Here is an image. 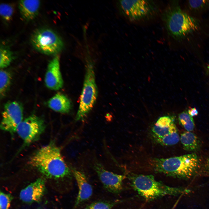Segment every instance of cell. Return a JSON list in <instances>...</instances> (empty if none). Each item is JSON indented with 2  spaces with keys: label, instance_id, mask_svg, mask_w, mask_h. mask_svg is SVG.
Here are the masks:
<instances>
[{
  "label": "cell",
  "instance_id": "6da1fadb",
  "mask_svg": "<svg viewBox=\"0 0 209 209\" xmlns=\"http://www.w3.org/2000/svg\"><path fill=\"white\" fill-rule=\"evenodd\" d=\"M29 164L47 178L66 181L72 187L73 176L62 157L60 149L51 143L38 149L30 157Z\"/></svg>",
  "mask_w": 209,
  "mask_h": 209
},
{
  "label": "cell",
  "instance_id": "7a4b0ae2",
  "mask_svg": "<svg viewBox=\"0 0 209 209\" xmlns=\"http://www.w3.org/2000/svg\"><path fill=\"white\" fill-rule=\"evenodd\" d=\"M162 17L168 33L176 40L183 39L199 28V21L183 10L178 1L170 3Z\"/></svg>",
  "mask_w": 209,
  "mask_h": 209
},
{
  "label": "cell",
  "instance_id": "3957f363",
  "mask_svg": "<svg viewBox=\"0 0 209 209\" xmlns=\"http://www.w3.org/2000/svg\"><path fill=\"white\" fill-rule=\"evenodd\" d=\"M199 163L194 153L167 158H154L151 161L155 172L185 180L191 178L196 174Z\"/></svg>",
  "mask_w": 209,
  "mask_h": 209
},
{
  "label": "cell",
  "instance_id": "277c9868",
  "mask_svg": "<svg viewBox=\"0 0 209 209\" xmlns=\"http://www.w3.org/2000/svg\"><path fill=\"white\" fill-rule=\"evenodd\" d=\"M128 176L133 188L147 201H153L166 196H176L190 192V190L185 188L167 186L156 180L152 175L130 173Z\"/></svg>",
  "mask_w": 209,
  "mask_h": 209
},
{
  "label": "cell",
  "instance_id": "5b68a950",
  "mask_svg": "<svg viewBox=\"0 0 209 209\" xmlns=\"http://www.w3.org/2000/svg\"><path fill=\"white\" fill-rule=\"evenodd\" d=\"M118 5L123 15L134 22L151 19L159 11L157 4L152 0H120Z\"/></svg>",
  "mask_w": 209,
  "mask_h": 209
},
{
  "label": "cell",
  "instance_id": "8992f818",
  "mask_svg": "<svg viewBox=\"0 0 209 209\" xmlns=\"http://www.w3.org/2000/svg\"><path fill=\"white\" fill-rule=\"evenodd\" d=\"M95 78L93 66L91 63H88L86 66L79 106L75 118L76 120H83L94 105L98 95Z\"/></svg>",
  "mask_w": 209,
  "mask_h": 209
},
{
  "label": "cell",
  "instance_id": "52a82bcc",
  "mask_svg": "<svg viewBox=\"0 0 209 209\" xmlns=\"http://www.w3.org/2000/svg\"><path fill=\"white\" fill-rule=\"evenodd\" d=\"M30 42L36 50L47 55H57L64 47L61 37L48 28H40L35 30L31 36Z\"/></svg>",
  "mask_w": 209,
  "mask_h": 209
},
{
  "label": "cell",
  "instance_id": "ba28073f",
  "mask_svg": "<svg viewBox=\"0 0 209 209\" xmlns=\"http://www.w3.org/2000/svg\"><path fill=\"white\" fill-rule=\"evenodd\" d=\"M152 132L156 142L162 145H174L180 140L173 120L169 116L159 118L152 128Z\"/></svg>",
  "mask_w": 209,
  "mask_h": 209
},
{
  "label": "cell",
  "instance_id": "9c48e42d",
  "mask_svg": "<svg viewBox=\"0 0 209 209\" xmlns=\"http://www.w3.org/2000/svg\"><path fill=\"white\" fill-rule=\"evenodd\" d=\"M45 128L44 120L34 115L23 120L18 127L16 132L23 140L24 146L28 145L37 140Z\"/></svg>",
  "mask_w": 209,
  "mask_h": 209
},
{
  "label": "cell",
  "instance_id": "30bf717a",
  "mask_svg": "<svg viewBox=\"0 0 209 209\" xmlns=\"http://www.w3.org/2000/svg\"><path fill=\"white\" fill-rule=\"evenodd\" d=\"M23 109L22 105L16 101L7 102L4 105L0 124L3 130L13 135L23 121Z\"/></svg>",
  "mask_w": 209,
  "mask_h": 209
},
{
  "label": "cell",
  "instance_id": "8fae6325",
  "mask_svg": "<svg viewBox=\"0 0 209 209\" xmlns=\"http://www.w3.org/2000/svg\"><path fill=\"white\" fill-rule=\"evenodd\" d=\"M94 169L104 187L109 192L117 194L123 189V181L125 175L118 174L105 169L100 163H96Z\"/></svg>",
  "mask_w": 209,
  "mask_h": 209
},
{
  "label": "cell",
  "instance_id": "7c38bea8",
  "mask_svg": "<svg viewBox=\"0 0 209 209\" xmlns=\"http://www.w3.org/2000/svg\"><path fill=\"white\" fill-rule=\"evenodd\" d=\"M44 81L46 87L51 90H57L62 87L64 82L60 70L58 55L55 56L49 62Z\"/></svg>",
  "mask_w": 209,
  "mask_h": 209
},
{
  "label": "cell",
  "instance_id": "4fadbf2b",
  "mask_svg": "<svg viewBox=\"0 0 209 209\" xmlns=\"http://www.w3.org/2000/svg\"><path fill=\"white\" fill-rule=\"evenodd\" d=\"M72 173L78 185V192L73 209H76L84 202L88 200L93 193V188L86 176L82 172L71 168Z\"/></svg>",
  "mask_w": 209,
  "mask_h": 209
},
{
  "label": "cell",
  "instance_id": "5bb4252c",
  "mask_svg": "<svg viewBox=\"0 0 209 209\" xmlns=\"http://www.w3.org/2000/svg\"><path fill=\"white\" fill-rule=\"evenodd\" d=\"M45 190V180L43 178H39L21 190L20 199L26 203L38 202L41 200Z\"/></svg>",
  "mask_w": 209,
  "mask_h": 209
},
{
  "label": "cell",
  "instance_id": "9a60e30c",
  "mask_svg": "<svg viewBox=\"0 0 209 209\" xmlns=\"http://www.w3.org/2000/svg\"><path fill=\"white\" fill-rule=\"evenodd\" d=\"M19 12L22 18L27 21H31L37 16L40 6L38 0L19 1L18 3Z\"/></svg>",
  "mask_w": 209,
  "mask_h": 209
},
{
  "label": "cell",
  "instance_id": "2e32d148",
  "mask_svg": "<svg viewBox=\"0 0 209 209\" xmlns=\"http://www.w3.org/2000/svg\"><path fill=\"white\" fill-rule=\"evenodd\" d=\"M48 105L53 110L63 113H68L71 108L69 99L64 95L59 93L49 100Z\"/></svg>",
  "mask_w": 209,
  "mask_h": 209
},
{
  "label": "cell",
  "instance_id": "e0dca14e",
  "mask_svg": "<svg viewBox=\"0 0 209 209\" xmlns=\"http://www.w3.org/2000/svg\"><path fill=\"white\" fill-rule=\"evenodd\" d=\"M180 140L183 149L186 151H195L199 147L200 142L198 137L190 131H186L182 134Z\"/></svg>",
  "mask_w": 209,
  "mask_h": 209
},
{
  "label": "cell",
  "instance_id": "ac0fdd59",
  "mask_svg": "<svg viewBox=\"0 0 209 209\" xmlns=\"http://www.w3.org/2000/svg\"><path fill=\"white\" fill-rule=\"evenodd\" d=\"M11 81L10 74L3 69L0 71V94L1 98L5 96L10 85Z\"/></svg>",
  "mask_w": 209,
  "mask_h": 209
},
{
  "label": "cell",
  "instance_id": "d6986e66",
  "mask_svg": "<svg viewBox=\"0 0 209 209\" xmlns=\"http://www.w3.org/2000/svg\"><path fill=\"white\" fill-rule=\"evenodd\" d=\"M0 67L2 69L9 66L14 58L13 53L9 49L1 46L0 51Z\"/></svg>",
  "mask_w": 209,
  "mask_h": 209
},
{
  "label": "cell",
  "instance_id": "ffe728a7",
  "mask_svg": "<svg viewBox=\"0 0 209 209\" xmlns=\"http://www.w3.org/2000/svg\"><path fill=\"white\" fill-rule=\"evenodd\" d=\"M121 201L118 200L98 201L88 205L85 209H112Z\"/></svg>",
  "mask_w": 209,
  "mask_h": 209
},
{
  "label": "cell",
  "instance_id": "44dd1931",
  "mask_svg": "<svg viewBox=\"0 0 209 209\" xmlns=\"http://www.w3.org/2000/svg\"><path fill=\"white\" fill-rule=\"evenodd\" d=\"M178 119L180 123L187 131H191L193 130L195 126L194 120L188 112L184 111L181 113L179 115Z\"/></svg>",
  "mask_w": 209,
  "mask_h": 209
},
{
  "label": "cell",
  "instance_id": "7402d4cb",
  "mask_svg": "<svg viewBox=\"0 0 209 209\" xmlns=\"http://www.w3.org/2000/svg\"><path fill=\"white\" fill-rule=\"evenodd\" d=\"M14 12V8L11 4L2 3L0 6V14L2 19L5 21H10Z\"/></svg>",
  "mask_w": 209,
  "mask_h": 209
},
{
  "label": "cell",
  "instance_id": "603a6c76",
  "mask_svg": "<svg viewBox=\"0 0 209 209\" xmlns=\"http://www.w3.org/2000/svg\"><path fill=\"white\" fill-rule=\"evenodd\" d=\"M187 5L192 11H203L209 9V0H189Z\"/></svg>",
  "mask_w": 209,
  "mask_h": 209
},
{
  "label": "cell",
  "instance_id": "cb8c5ba5",
  "mask_svg": "<svg viewBox=\"0 0 209 209\" xmlns=\"http://www.w3.org/2000/svg\"><path fill=\"white\" fill-rule=\"evenodd\" d=\"M13 197L10 194L0 191V209H9Z\"/></svg>",
  "mask_w": 209,
  "mask_h": 209
},
{
  "label": "cell",
  "instance_id": "d4e9b609",
  "mask_svg": "<svg viewBox=\"0 0 209 209\" xmlns=\"http://www.w3.org/2000/svg\"><path fill=\"white\" fill-rule=\"evenodd\" d=\"M188 114L192 117L197 116L198 114V111L195 108H190L188 111Z\"/></svg>",
  "mask_w": 209,
  "mask_h": 209
},
{
  "label": "cell",
  "instance_id": "484cf974",
  "mask_svg": "<svg viewBox=\"0 0 209 209\" xmlns=\"http://www.w3.org/2000/svg\"><path fill=\"white\" fill-rule=\"evenodd\" d=\"M207 165L208 169L209 170V157L207 161Z\"/></svg>",
  "mask_w": 209,
  "mask_h": 209
},
{
  "label": "cell",
  "instance_id": "4316f807",
  "mask_svg": "<svg viewBox=\"0 0 209 209\" xmlns=\"http://www.w3.org/2000/svg\"><path fill=\"white\" fill-rule=\"evenodd\" d=\"M208 69H209V65H208Z\"/></svg>",
  "mask_w": 209,
  "mask_h": 209
}]
</instances>
